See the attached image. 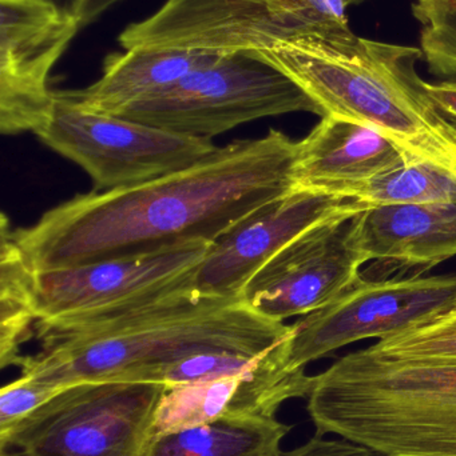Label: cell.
<instances>
[{"instance_id":"27","label":"cell","mask_w":456,"mask_h":456,"mask_svg":"<svg viewBox=\"0 0 456 456\" xmlns=\"http://www.w3.org/2000/svg\"><path fill=\"white\" fill-rule=\"evenodd\" d=\"M366 2V0H348V3H350V5L353 4H361V3Z\"/></svg>"},{"instance_id":"10","label":"cell","mask_w":456,"mask_h":456,"mask_svg":"<svg viewBox=\"0 0 456 456\" xmlns=\"http://www.w3.org/2000/svg\"><path fill=\"white\" fill-rule=\"evenodd\" d=\"M79 23L53 0H0V130L37 134L53 111L51 71Z\"/></svg>"},{"instance_id":"6","label":"cell","mask_w":456,"mask_h":456,"mask_svg":"<svg viewBox=\"0 0 456 456\" xmlns=\"http://www.w3.org/2000/svg\"><path fill=\"white\" fill-rule=\"evenodd\" d=\"M166 386L79 382L0 434V456H141Z\"/></svg>"},{"instance_id":"8","label":"cell","mask_w":456,"mask_h":456,"mask_svg":"<svg viewBox=\"0 0 456 456\" xmlns=\"http://www.w3.org/2000/svg\"><path fill=\"white\" fill-rule=\"evenodd\" d=\"M456 305V273H398L361 278L326 307L292 324L291 362L300 369L364 339H387Z\"/></svg>"},{"instance_id":"24","label":"cell","mask_w":456,"mask_h":456,"mask_svg":"<svg viewBox=\"0 0 456 456\" xmlns=\"http://www.w3.org/2000/svg\"><path fill=\"white\" fill-rule=\"evenodd\" d=\"M278 456H382L367 447L353 444L344 438L327 439L324 436H315L307 444L291 450L283 452Z\"/></svg>"},{"instance_id":"22","label":"cell","mask_w":456,"mask_h":456,"mask_svg":"<svg viewBox=\"0 0 456 456\" xmlns=\"http://www.w3.org/2000/svg\"><path fill=\"white\" fill-rule=\"evenodd\" d=\"M264 354L259 356L232 353L200 354L161 370L155 377V383L171 387L240 374L251 369Z\"/></svg>"},{"instance_id":"21","label":"cell","mask_w":456,"mask_h":456,"mask_svg":"<svg viewBox=\"0 0 456 456\" xmlns=\"http://www.w3.org/2000/svg\"><path fill=\"white\" fill-rule=\"evenodd\" d=\"M412 13L420 24V50L428 71L456 77V0H415Z\"/></svg>"},{"instance_id":"12","label":"cell","mask_w":456,"mask_h":456,"mask_svg":"<svg viewBox=\"0 0 456 456\" xmlns=\"http://www.w3.org/2000/svg\"><path fill=\"white\" fill-rule=\"evenodd\" d=\"M369 208L356 200L289 191L265 203L222 233L193 278V289L214 297H240L252 278L297 236L340 216Z\"/></svg>"},{"instance_id":"7","label":"cell","mask_w":456,"mask_h":456,"mask_svg":"<svg viewBox=\"0 0 456 456\" xmlns=\"http://www.w3.org/2000/svg\"><path fill=\"white\" fill-rule=\"evenodd\" d=\"M54 96L50 118L35 135L83 168L93 181L94 191L146 183L192 167L219 149L211 139L88 111L62 91H54Z\"/></svg>"},{"instance_id":"23","label":"cell","mask_w":456,"mask_h":456,"mask_svg":"<svg viewBox=\"0 0 456 456\" xmlns=\"http://www.w3.org/2000/svg\"><path fill=\"white\" fill-rule=\"evenodd\" d=\"M61 390L23 375L5 385L0 391V434L7 433Z\"/></svg>"},{"instance_id":"9","label":"cell","mask_w":456,"mask_h":456,"mask_svg":"<svg viewBox=\"0 0 456 456\" xmlns=\"http://www.w3.org/2000/svg\"><path fill=\"white\" fill-rule=\"evenodd\" d=\"M211 241L34 273L37 322L117 313L193 289Z\"/></svg>"},{"instance_id":"13","label":"cell","mask_w":456,"mask_h":456,"mask_svg":"<svg viewBox=\"0 0 456 456\" xmlns=\"http://www.w3.org/2000/svg\"><path fill=\"white\" fill-rule=\"evenodd\" d=\"M291 338L292 332L240 374L166 387L154 436L227 417H276L286 402L308 398L313 375L292 363Z\"/></svg>"},{"instance_id":"19","label":"cell","mask_w":456,"mask_h":456,"mask_svg":"<svg viewBox=\"0 0 456 456\" xmlns=\"http://www.w3.org/2000/svg\"><path fill=\"white\" fill-rule=\"evenodd\" d=\"M351 200L371 208L456 203V176L431 163H409L363 184Z\"/></svg>"},{"instance_id":"4","label":"cell","mask_w":456,"mask_h":456,"mask_svg":"<svg viewBox=\"0 0 456 456\" xmlns=\"http://www.w3.org/2000/svg\"><path fill=\"white\" fill-rule=\"evenodd\" d=\"M316 436L382 456H456V361H399L369 348L313 375Z\"/></svg>"},{"instance_id":"17","label":"cell","mask_w":456,"mask_h":456,"mask_svg":"<svg viewBox=\"0 0 456 456\" xmlns=\"http://www.w3.org/2000/svg\"><path fill=\"white\" fill-rule=\"evenodd\" d=\"M291 431L276 417H227L153 436L141 456H278Z\"/></svg>"},{"instance_id":"14","label":"cell","mask_w":456,"mask_h":456,"mask_svg":"<svg viewBox=\"0 0 456 456\" xmlns=\"http://www.w3.org/2000/svg\"><path fill=\"white\" fill-rule=\"evenodd\" d=\"M406 165V154L379 131L326 115L297 142L291 191L351 200L363 184Z\"/></svg>"},{"instance_id":"25","label":"cell","mask_w":456,"mask_h":456,"mask_svg":"<svg viewBox=\"0 0 456 456\" xmlns=\"http://www.w3.org/2000/svg\"><path fill=\"white\" fill-rule=\"evenodd\" d=\"M122 0H71L69 10L79 23L80 28L95 23L107 11Z\"/></svg>"},{"instance_id":"15","label":"cell","mask_w":456,"mask_h":456,"mask_svg":"<svg viewBox=\"0 0 456 456\" xmlns=\"http://www.w3.org/2000/svg\"><path fill=\"white\" fill-rule=\"evenodd\" d=\"M353 240L377 278L420 273L456 256V203L367 208L351 219Z\"/></svg>"},{"instance_id":"5","label":"cell","mask_w":456,"mask_h":456,"mask_svg":"<svg viewBox=\"0 0 456 456\" xmlns=\"http://www.w3.org/2000/svg\"><path fill=\"white\" fill-rule=\"evenodd\" d=\"M292 112L326 117L323 109L280 69L254 53H222L213 63L117 117L211 141L244 123Z\"/></svg>"},{"instance_id":"3","label":"cell","mask_w":456,"mask_h":456,"mask_svg":"<svg viewBox=\"0 0 456 456\" xmlns=\"http://www.w3.org/2000/svg\"><path fill=\"white\" fill-rule=\"evenodd\" d=\"M252 53L291 77L324 114L375 128L409 163H431L456 176V123L418 74L420 47L366 39L347 28L296 35Z\"/></svg>"},{"instance_id":"16","label":"cell","mask_w":456,"mask_h":456,"mask_svg":"<svg viewBox=\"0 0 456 456\" xmlns=\"http://www.w3.org/2000/svg\"><path fill=\"white\" fill-rule=\"evenodd\" d=\"M222 53L189 50L131 48L104 58L102 75L82 90L62 91L88 111L120 115L129 107L209 66Z\"/></svg>"},{"instance_id":"20","label":"cell","mask_w":456,"mask_h":456,"mask_svg":"<svg viewBox=\"0 0 456 456\" xmlns=\"http://www.w3.org/2000/svg\"><path fill=\"white\" fill-rule=\"evenodd\" d=\"M369 350L399 361H456V305L379 340Z\"/></svg>"},{"instance_id":"11","label":"cell","mask_w":456,"mask_h":456,"mask_svg":"<svg viewBox=\"0 0 456 456\" xmlns=\"http://www.w3.org/2000/svg\"><path fill=\"white\" fill-rule=\"evenodd\" d=\"M351 216L324 222L297 236L246 284L240 297L260 315L286 322L334 302L369 262L358 248Z\"/></svg>"},{"instance_id":"18","label":"cell","mask_w":456,"mask_h":456,"mask_svg":"<svg viewBox=\"0 0 456 456\" xmlns=\"http://www.w3.org/2000/svg\"><path fill=\"white\" fill-rule=\"evenodd\" d=\"M34 273L3 214L0 224V366H16L21 347L35 335Z\"/></svg>"},{"instance_id":"28","label":"cell","mask_w":456,"mask_h":456,"mask_svg":"<svg viewBox=\"0 0 456 456\" xmlns=\"http://www.w3.org/2000/svg\"><path fill=\"white\" fill-rule=\"evenodd\" d=\"M53 2L58 3V4L62 5V3H63L64 0H53Z\"/></svg>"},{"instance_id":"2","label":"cell","mask_w":456,"mask_h":456,"mask_svg":"<svg viewBox=\"0 0 456 456\" xmlns=\"http://www.w3.org/2000/svg\"><path fill=\"white\" fill-rule=\"evenodd\" d=\"M292 324L252 310L240 297L185 289L146 305L77 318L39 321L40 350L21 356V375L63 388L79 382L155 383L161 370L190 356H259Z\"/></svg>"},{"instance_id":"26","label":"cell","mask_w":456,"mask_h":456,"mask_svg":"<svg viewBox=\"0 0 456 456\" xmlns=\"http://www.w3.org/2000/svg\"><path fill=\"white\" fill-rule=\"evenodd\" d=\"M425 88L441 111L456 123V79L425 82Z\"/></svg>"},{"instance_id":"1","label":"cell","mask_w":456,"mask_h":456,"mask_svg":"<svg viewBox=\"0 0 456 456\" xmlns=\"http://www.w3.org/2000/svg\"><path fill=\"white\" fill-rule=\"evenodd\" d=\"M296 152L297 142L270 130L146 183L75 195L11 233L35 273L189 241L214 243L252 211L291 191Z\"/></svg>"}]
</instances>
